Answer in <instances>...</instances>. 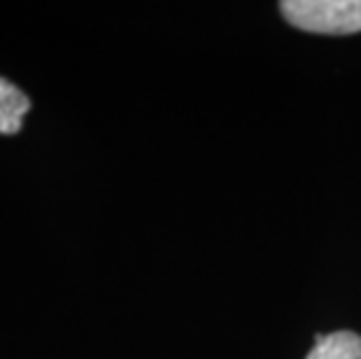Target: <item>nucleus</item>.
I'll list each match as a JSON object with an SVG mask.
<instances>
[{
    "instance_id": "f257e3e1",
    "label": "nucleus",
    "mask_w": 361,
    "mask_h": 359,
    "mask_svg": "<svg viewBox=\"0 0 361 359\" xmlns=\"http://www.w3.org/2000/svg\"><path fill=\"white\" fill-rule=\"evenodd\" d=\"M291 26L319 35H352L361 30V0H287L280 5Z\"/></svg>"
},
{
    "instance_id": "7ed1b4c3",
    "label": "nucleus",
    "mask_w": 361,
    "mask_h": 359,
    "mask_svg": "<svg viewBox=\"0 0 361 359\" xmlns=\"http://www.w3.org/2000/svg\"><path fill=\"white\" fill-rule=\"evenodd\" d=\"M305 359H361V336L355 331L317 336V343Z\"/></svg>"
},
{
    "instance_id": "f03ea898",
    "label": "nucleus",
    "mask_w": 361,
    "mask_h": 359,
    "mask_svg": "<svg viewBox=\"0 0 361 359\" xmlns=\"http://www.w3.org/2000/svg\"><path fill=\"white\" fill-rule=\"evenodd\" d=\"M30 112V98L17 84L0 78V135H14Z\"/></svg>"
}]
</instances>
